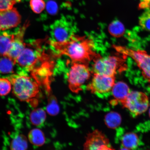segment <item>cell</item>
Wrapping results in <instances>:
<instances>
[{
    "mask_svg": "<svg viewBox=\"0 0 150 150\" xmlns=\"http://www.w3.org/2000/svg\"><path fill=\"white\" fill-rule=\"evenodd\" d=\"M91 72L88 65L72 63L67 75L69 88L73 93H78L82 86L91 77Z\"/></svg>",
    "mask_w": 150,
    "mask_h": 150,
    "instance_id": "cell-5",
    "label": "cell"
},
{
    "mask_svg": "<svg viewBox=\"0 0 150 150\" xmlns=\"http://www.w3.org/2000/svg\"><path fill=\"white\" fill-rule=\"evenodd\" d=\"M1 57L0 59V73L3 74L13 73L16 62L7 56Z\"/></svg>",
    "mask_w": 150,
    "mask_h": 150,
    "instance_id": "cell-18",
    "label": "cell"
},
{
    "mask_svg": "<svg viewBox=\"0 0 150 150\" xmlns=\"http://www.w3.org/2000/svg\"><path fill=\"white\" fill-rule=\"evenodd\" d=\"M108 31L112 36L119 38L124 35L125 29L124 25L120 21L115 20L110 24Z\"/></svg>",
    "mask_w": 150,
    "mask_h": 150,
    "instance_id": "cell-19",
    "label": "cell"
},
{
    "mask_svg": "<svg viewBox=\"0 0 150 150\" xmlns=\"http://www.w3.org/2000/svg\"><path fill=\"white\" fill-rule=\"evenodd\" d=\"M121 143L123 147L129 150L133 149L137 147L139 139L136 134L133 133H127L122 137Z\"/></svg>",
    "mask_w": 150,
    "mask_h": 150,
    "instance_id": "cell-15",
    "label": "cell"
},
{
    "mask_svg": "<svg viewBox=\"0 0 150 150\" xmlns=\"http://www.w3.org/2000/svg\"><path fill=\"white\" fill-rule=\"evenodd\" d=\"M139 24L142 29L150 31V10L144 13L140 17Z\"/></svg>",
    "mask_w": 150,
    "mask_h": 150,
    "instance_id": "cell-22",
    "label": "cell"
},
{
    "mask_svg": "<svg viewBox=\"0 0 150 150\" xmlns=\"http://www.w3.org/2000/svg\"><path fill=\"white\" fill-rule=\"evenodd\" d=\"M122 105L132 115L137 116L147 110L149 105V99L147 96L141 92L131 91Z\"/></svg>",
    "mask_w": 150,
    "mask_h": 150,
    "instance_id": "cell-9",
    "label": "cell"
},
{
    "mask_svg": "<svg viewBox=\"0 0 150 150\" xmlns=\"http://www.w3.org/2000/svg\"><path fill=\"white\" fill-rule=\"evenodd\" d=\"M15 33L6 32L0 33V57L7 56L12 47Z\"/></svg>",
    "mask_w": 150,
    "mask_h": 150,
    "instance_id": "cell-14",
    "label": "cell"
},
{
    "mask_svg": "<svg viewBox=\"0 0 150 150\" xmlns=\"http://www.w3.org/2000/svg\"><path fill=\"white\" fill-rule=\"evenodd\" d=\"M12 84L8 79L0 78V96H5L10 93Z\"/></svg>",
    "mask_w": 150,
    "mask_h": 150,
    "instance_id": "cell-21",
    "label": "cell"
},
{
    "mask_svg": "<svg viewBox=\"0 0 150 150\" xmlns=\"http://www.w3.org/2000/svg\"><path fill=\"white\" fill-rule=\"evenodd\" d=\"M28 148L27 139L23 134L18 135L11 142V150H27Z\"/></svg>",
    "mask_w": 150,
    "mask_h": 150,
    "instance_id": "cell-17",
    "label": "cell"
},
{
    "mask_svg": "<svg viewBox=\"0 0 150 150\" xmlns=\"http://www.w3.org/2000/svg\"><path fill=\"white\" fill-rule=\"evenodd\" d=\"M21 19L16 8L0 11V31L16 27L21 22Z\"/></svg>",
    "mask_w": 150,
    "mask_h": 150,
    "instance_id": "cell-10",
    "label": "cell"
},
{
    "mask_svg": "<svg viewBox=\"0 0 150 150\" xmlns=\"http://www.w3.org/2000/svg\"><path fill=\"white\" fill-rule=\"evenodd\" d=\"M46 8L47 12L50 14L54 15L56 14L57 11V5L55 2L49 1L46 4Z\"/></svg>",
    "mask_w": 150,
    "mask_h": 150,
    "instance_id": "cell-26",
    "label": "cell"
},
{
    "mask_svg": "<svg viewBox=\"0 0 150 150\" xmlns=\"http://www.w3.org/2000/svg\"><path fill=\"white\" fill-rule=\"evenodd\" d=\"M9 79L12 84L13 93L22 102H30L39 94L40 85L27 74L13 75Z\"/></svg>",
    "mask_w": 150,
    "mask_h": 150,
    "instance_id": "cell-2",
    "label": "cell"
},
{
    "mask_svg": "<svg viewBox=\"0 0 150 150\" xmlns=\"http://www.w3.org/2000/svg\"><path fill=\"white\" fill-rule=\"evenodd\" d=\"M97 150H115L109 145H103Z\"/></svg>",
    "mask_w": 150,
    "mask_h": 150,
    "instance_id": "cell-27",
    "label": "cell"
},
{
    "mask_svg": "<svg viewBox=\"0 0 150 150\" xmlns=\"http://www.w3.org/2000/svg\"><path fill=\"white\" fill-rule=\"evenodd\" d=\"M28 24H25L15 33V37L12 47L7 57L10 58L16 62L18 56L25 48L26 44L23 37Z\"/></svg>",
    "mask_w": 150,
    "mask_h": 150,
    "instance_id": "cell-12",
    "label": "cell"
},
{
    "mask_svg": "<svg viewBox=\"0 0 150 150\" xmlns=\"http://www.w3.org/2000/svg\"><path fill=\"white\" fill-rule=\"evenodd\" d=\"M120 150H130L126 149V148L123 147L122 148V149H121Z\"/></svg>",
    "mask_w": 150,
    "mask_h": 150,
    "instance_id": "cell-28",
    "label": "cell"
},
{
    "mask_svg": "<svg viewBox=\"0 0 150 150\" xmlns=\"http://www.w3.org/2000/svg\"><path fill=\"white\" fill-rule=\"evenodd\" d=\"M30 6L34 12L39 14L44 10L46 5L43 0H31Z\"/></svg>",
    "mask_w": 150,
    "mask_h": 150,
    "instance_id": "cell-24",
    "label": "cell"
},
{
    "mask_svg": "<svg viewBox=\"0 0 150 150\" xmlns=\"http://www.w3.org/2000/svg\"><path fill=\"white\" fill-rule=\"evenodd\" d=\"M49 55L42 47L41 41L26 44L25 48L18 56L16 63L28 72H31L45 60Z\"/></svg>",
    "mask_w": 150,
    "mask_h": 150,
    "instance_id": "cell-3",
    "label": "cell"
},
{
    "mask_svg": "<svg viewBox=\"0 0 150 150\" xmlns=\"http://www.w3.org/2000/svg\"><path fill=\"white\" fill-rule=\"evenodd\" d=\"M45 112L42 109L38 108L33 110L30 115V119L33 125H40L44 123L46 119Z\"/></svg>",
    "mask_w": 150,
    "mask_h": 150,
    "instance_id": "cell-20",
    "label": "cell"
},
{
    "mask_svg": "<svg viewBox=\"0 0 150 150\" xmlns=\"http://www.w3.org/2000/svg\"><path fill=\"white\" fill-rule=\"evenodd\" d=\"M28 139L33 145L38 146H42L45 142V138L44 133L40 129H33L30 131Z\"/></svg>",
    "mask_w": 150,
    "mask_h": 150,
    "instance_id": "cell-16",
    "label": "cell"
},
{
    "mask_svg": "<svg viewBox=\"0 0 150 150\" xmlns=\"http://www.w3.org/2000/svg\"><path fill=\"white\" fill-rule=\"evenodd\" d=\"M106 122L108 126L115 127L119 125L121 122V118L119 114L116 113H110L107 116Z\"/></svg>",
    "mask_w": 150,
    "mask_h": 150,
    "instance_id": "cell-23",
    "label": "cell"
},
{
    "mask_svg": "<svg viewBox=\"0 0 150 150\" xmlns=\"http://www.w3.org/2000/svg\"><path fill=\"white\" fill-rule=\"evenodd\" d=\"M109 145V141L106 136L101 131L96 130L88 135L83 150H97L103 145Z\"/></svg>",
    "mask_w": 150,
    "mask_h": 150,
    "instance_id": "cell-11",
    "label": "cell"
},
{
    "mask_svg": "<svg viewBox=\"0 0 150 150\" xmlns=\"http://www.w3.org/2000/svg\"><path fill=\"white\" fill-rule=\"evenodd\" d=\"M18 0H0V11L9 10L13 8Z\"/></svg>",
    "mask_w": 150,
    "mask_h": 150,
    "instance_id": "cell-25",
    "label": "cell"
},
{
    "mask_svg": "<svg viewBox=\"0 0 150 150\" xmlns=\"http://www.w3.org/2000/svg\"><path fill=\"white\" fill-rule=\"evenodd\" d=\"M56 57L66 55L70 58L72 63L89 65L101 56L94 51V43L86 36L74 34L68 40L63 42L47 41Z\"/></svg>",
    "mask_w": 150,
    "mask_h": 150,
    "instance_id": "cell-1",
    "label": "cell"
},
{
    "mask_svg": "<svg viewBox=\"0 0 150 150\" xmlns=\"http://www.w3.org/2000/svg\"><path fill=\"white\" fill-rule=\"evenodd\" d=\"M113 47L119 53L134 60L142 71L144 78L150 82V55L145 50H133L126 47L114 45Z\"/></svg>",
    "mask_w": 150,
    "mask_h": 150,
    "instance_id": "cell-6",
    "label": "cell"
},
{
    "mask_svg": "<svg viewBox=\"0 0 150 150\" xmlns=\"http://www.w3.org/2000/svg\"><path fill=\"white\" fill-rule=\"evenodd\" d=\"M115 76L93 74L92 80L87 85V89L99 96H106L112 92L115 83Z\"/></svg>",
    "mask_w": 150,
    "mask_h": 150,
    "instance_id": "cell-8",
    "label": "cell"
},
{
    "mask_svg": "<svg viewBox=\"0 0 150 150\" xmlns=\"http://www.w3.org/2000/svg\"><path fill=\"white\" fill-rule=\"evenodd\" d=\"M122 59L116 56H101L93 61V74L115 76L118 72L125 69V61Z\"/></svg>",
    "mask_w": 150,
    "mask_h": 150,
    "instance_id": "cell-4",
    "label": "cell"
},
{
    "mask_svg": "<svg viewBox=\"0 0 150 150\" xmlns=\"http://www.w3.org/2000/svg\"><path fill=\"white\" fill-rule=\"evenodd\" d=\"M149 115L150 117V109L149 111Z\"/></svg>",
    "mask_w": 150,
    "mask_h": 150,
    "instance_id": "cell-29",
    "label": "cell"
},
{
    "mask_svg": "<svg viewBox=\"0 0 150 150\" xmlns=\"http://www.w3.org/2000/svg\"><path fill=\"white\" fill-rule=\"evenodd\" d=\"M130 91L129 86L123 82H118L115 83L112 88V93L114 99L112 103H120L122 104L126 100Z\"/></svg>",
    "mask_w": 150,
    "mask_h": 150,
    "instance_id": "cell-13",
    "label": "cell"
},
{
    "mask_svg": "<svg viewBox=\"0 0 150 150\" xmlns=\"http://www.w3.org/2000/svg\"><path fill=\"white\" fill-rule=\"evenodd\" d=\"M76 27L71 20L63 17L56 21L50 26V40L57 42H63L75 34Z\"/></svg>",
    "mask_w": 150,
    "mask_h": 150,
    "instance_id": "cell-7",
    "label": "cell"
}]
</instances>
